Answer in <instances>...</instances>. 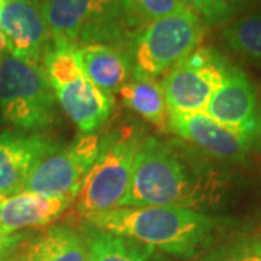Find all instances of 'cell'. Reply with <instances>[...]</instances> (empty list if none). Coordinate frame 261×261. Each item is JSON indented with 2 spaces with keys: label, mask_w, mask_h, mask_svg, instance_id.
Wrapping results in <instances>:
<instances>
[{
  "label": "cell",
  "mask_w": 261,
  "mask_h": 261,
  "mask_svg": "<svg viewBox=\"0 0 261 261\" xmlns=\"http://www.w3.org/2000/svg\"><path fill=\"white\" fill-rule=\"evenodd\" d=\"M123 8L138 27L186 9L180 0H122Z\"/></svg>",
  "instance_id": "20"
},
{
  "label": "cell",
  "mask_w": 261,
  "mask_h": 261,
  "mask_svg": "<svg viewBox=\"0 0 261 261\" xmlns=\"http://www.w3.org/2000/svg\"><path fill=\"white\" fill-rule=\"evenodd\" d=\"M2 200H3V197H2V196H0V202H2Z\"/></svg>",
  "instance_id": "27"
},
{
  "label": "cell",
  "mask_w": 261,
  "mask_h": 261,
  "mask_svg": "<svg viewBox=\"0 0 261 261\" xmlns=\"http://www.w3.org/2000/svg\"><path fill=\"white\" fill-rule=\"evenodd\" d=\"M6 53H9V51H8V42H6V38H5L2 29H0V63H2V60L6 57Z\"/></svg>",
  "instance_id": "24"
},
{
  "label": "cell",
  "mask_w": 261,
  "mask_h": 261,
  "mask_svg": "<svg viewBox=\"0 0 261 261\" xmlns=\"http://www.w3.org/2000/svg\"><path fill=\"white\" fill-rule=\"evenodd\" d=\"M23 261H87L83 240L70 228L53 226L27 247Z\"/></svg>",
  "instance_id": "17"
},
{
  "label": "cell",
  "mask_w": 261,
  "mask_h": 261,
  "mask_svg": "<svg viewBox=\"0 0 261 261\" xmlns=\"http://www.w3.org/2000/svg\"><path fill=\"white\" fill-rule=\"evenodd\" d=\"M41 9L54 45H113L140 35L122 0H42Z\"/></svg>",
  "instance_id": "3"
},
{
  "label": "cell",
  "mask_w": 261,
  "mask_h": 261,
  "mask_svg": "<svg viewBox=\"0 0 261 261\" xmlns=\"http://www.w3.org/2000/svg\"><path fill=\"white\" fill-rule=\"evenodd\" d=\"M73 199L48 197L34 192H19L0 202V229L15 233L25 228H41L60 218Z\"/></svg>",
  "instance_id": "14"
},
{
  "label": "cell",
  "mask_w": 261,
  "mask_h": 261,
  "mask_svg": "<svg viewBox=\"0 0 261 261\" xmlns=\"http://www.w3.org/2000/svg\"><path fill=\"white\" fill-rule=\"evenodd\" d=\"M123 102L161 130L168 129V108L161 84L154 77L134 71V80L119 90Z\"/></svg>",
  "instance_id": "16"
},
{
  "label": "cell",
  "mask_w": 261,
  "mask_h": 261,
  "mask_svg": "<svg viewBox=\"0 0 261 261\" xmlns=\"http://www.w3.org/2000/svg\"><path fill=\"white\" fill-rule=\"evenodd\" d=\"M205 29V22L187 8L148 23L135 41V71L163 74L197 49Z\"/></svg>",
  "instance_id": "7"
},
{
  "label": "cell",
  "mask_w": 261,
  "mask_h": 261,
  "mask_svg": "<svg viewBox=\"0 0 261 261\" xmlns=\"http://www.w3.org/2000/svg\"><path fill=\"white\" fill-rule=\"evenodd\" d=\"M140 145L134 129L121 130L105 140L100 155L87 171L75 197L80 214H103L119 206L129 186Z\"/></svg>",
  "instance_id": "6"
},
{
  "label": "cell",
  "mask_w": 261,
  "mask_h": 261,
  "mask_svg": "<svg viewBox=\"0 0 261 261\" xmlns=\"http://www.w3.org/2000/svg\"><path fill=\"white\" fill-rule=\"evenodd\" d=\"M207 23H224L243 9L245 0H180Z\"/></svg>",
  "instance_id": "21"
},
{
  "label": "cell",
  "mask_w": 261,
  "mask_h": 261,
  "mask_svg": "<svg viewBox=\"0 0 261 261\" xmlns=\"http://www.w3.org/2000/svg\"><path fill=\"white\" fill-rule=\"evenodd\" d=\"M56 93L42 65L6 56L0 63V111L3 118L27 130L53 121Z\"/></svg>",
  "instance_id": "5"
},
{
  "label": "cell",
  "mask_w": 261,
  "mask_h": 261,
  "mask_svg": "<svg viewBox=\"0 0 261 261\" xmlns=\"http://www.w3.org/2000/svg\"><path fill=\"white\" fill-rule=\"evenodd\" d=\"M203 112L252 147L261 138V111L257 93L241 68L231 65L211 96Z\"/></svg>",
  "instance_id": "10"
},
{
  "label": "cell",
  "mask_w": 261,
  "mask_h": 261,
  "mask_svg": "<svg viewBox=\"0 0 261 261\" xmlns=\"http://www.w3.org/2000/svg\"><path fill=\"white\" fill-rule=\"evenodd\" d=\"M6 261H23V258H22V255H20V257H19V258H8V260Z\"/></svg>",
  "instance_id": "25"
},
{
  "label": "cell",
  "mask_w": 261,
  "mask_h": 261,
  "mask_svg": "<svg viewBox=\"0 0 261 261\" xmlns=\"http://www.w3.org/2000/svg\"><path fill=\"white\" fill-rule=\"evenodd\" d=\"M42 68L57 100L84 135L94 132L109 119L115 99L90 82L75 48L53 44L44 57Z\"/></svg>",
  "instance_id": "4"
},
{
  "label": "cell",
  "mask_w": 261,
  "mask_h": 261,
  "mask_svg": "<svg viewBox=\"0 0 261 261\" xmlns=\"http://www.w3.org/2000/svg\"><path fill=\"white\" fill-rule=\"evenodd\" d=\"M58 149L56 141L41 134L3 132L0 135V196L23 192L31 173Z\"/></svg>",
  "instance_id": "12"
},
{
  "label": "cell",
  "mask_w": 261,
  "mask_h": 261,
  "mask_svg": "<svg viewBox=\"0 0 261 261\" xmlns=\"http://www.w3.org/2000/svg\"><path fill=\"white\" fill-rule=\"evenodd\" d=\"M229 67L221 53L209 47L195 49L170 68L161 82L168 112H203Z\"/></svg>",
  "instance_id": "8"
},
{
  "label": "cell",
  "mask_w": 261,
  "mask_h": 261,
  "mask_svg": "<svg viewBox=\"0 0 261 261\" xmlns=\"http://www.w3.org/2000/svg\"><path fill=\"white\" fill-rule=\"evenodd\" d=\"M6 2H9V0H0V5H2V3H6Z\"/></svg>",
  "instance_id": "26"
},
{
  "label": "cell",
  "mask_w": 261,
  "mask_h": 261,
  "mask_svg": "<svg viewBox=\"0 0 261 261\" xmlns=\"http://www.w3.org/2000/svg\"><path fill=\"white\" fill-rule=\"evenodd\" d=\"M222 38L233 53L261 63V12L231 20L222 31Z\"/></svg>",
  "instance_id": "18"
},
{
  "label": "cell",
  "mask_w": 261,
  "mask_h": 261,
  "mask_svg": "<svg viewBox=\"0 0 261 261\" xmlns=\"http://www.w3.org/2000/svg\"><path fill=\"white\" fill-rule=\"evenodd\" d=\"M0 29L10 56L39 63L53 42L37 0H9L0 5Z\"/></svg>",
  "instance_id": "11"
},
{
  "label": "cell",
  "mask_w": 261,
  "mask_h": 261,
  "mask_svg": "<svg viewBox=\"0 0 261 261\" xmlns=\"http://www.w3.org/2000/svg\"><path fill=\"white\" fill-rule=\"evenodd\" d=\"M168 130L222 160H243L251 145L205 112H168Z\"/></svg>",
  "instance_id": "13"
},
{
  "label": "cell",
  "mask_w": 261,
  "mask_h": 261,
  "mask_svg": "<svg viewBox=\"0 0 261 261\" xmlns=\"http://www.w3.org/2000/svg\"><path fill=\"white\" fill-rule=\"evenodd\" d=\"M105 140L87 134L71 145L58 149L39 163L31 173L25 190L48 197H67L74 200L87 171L102 152Z\"/></svg>",
  "instance_id": "9"
},
{
  "label": "cell",
  "mask_w": 261,
  "mask_h": 261,
  "mask_svg": "<svg viewBox=\"0 0 261 261\" xmlns=\"http://www.w3.org/2000/svg\"><path fill=\"white\" fill-rule=\"evenodd\" d=\"M218 261H261V237L237 243Z\"/></svg>",
  "instance_id": "22"
},
{
  "label": "cell",
  "mask_w": 261,
  "mask_h": 261,
  "mask_svg": "<svg viewBox=\"0 0 261 261\" xmlns=\"http://www.w3.org/2000/svg\"><path fill=\"white\" fill-rule=\"evenodd\" d=\"M202 187L176 149L157 138L141 142L128 190L118 207L177 206L202 202Z\"/></svg>",
  "instance_id": "2"
},
{
  "label": "cell",
  "mask_w": 261,
  "mask_h": 261,
  "mask_svg": "<svg viewBox=\"0 0 261 261\" xmlns=\"http://www.w3.org/2000/svg\"><path fill=\"white\" fill-rule=\"evenodd\" d=\"M22 240L20 233H6L0 229V261H6Z\"/></svg>",
  "instance_id": "23"
},
{
  "label": "cell",
  "mask_w": 261,
  "mask_h": 261,
  "mask_svg": "<svg viewBox=\"0 0 261 261\" xmlns=\"http://www.w3.org/2000/svg\"><path fill=\"white\" fill-rule=\"evenodd\" d=\"M75 54L90 82L102 92H119L130 74L129 57L116 45L84 44L75 48Z\"/></svg>",
  "instance_id": "15"
},
{
  "label": "cell",
  "mask_w": 261,
  "mask_h": 261,
  "mask_svg": "<svg viewBox=\"0 0 261 261\" xmlns=\"http://www.w3.org/2000/svg\"><path fill=\"white\" fill-rule=\"evenodd\" d=\"M138 244L121 235L99 231L89 241L87 261H148L149 251Z\"/></svg>",
  "instance_id": "19"
},
{
  "label": "cell",
  "mask_w": 261,
  "mask_h": 261,
  "mask_svg": "<svg viewBox=\"0 0 261 261\" xmlns=\"http://www.w3.org/2000/svg\"><path fill=\"white\" fill-rule=\"evenodd\" d=\"M84 218L99 231L180 257H192L205 247L215 226L209 216L177 206L115 207Z\"/></svg>",
  "instance_id": "1"
}]
</instances>
